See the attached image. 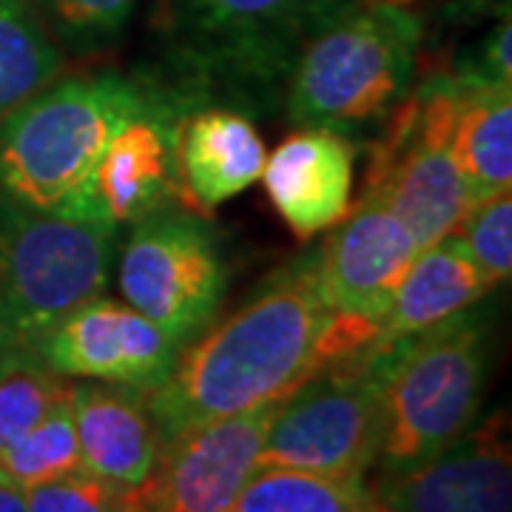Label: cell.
Returning a JSON list of instances; mask_svg holds the SVG:
<instances>
[{
  "mask_svg": "<svg viewBox=\"0 0 512 512\" xmlns=\"http://www.w3.org/2000/svg\"><path fill=\"white\" fill-rule=\"evenodd\" d=\"M402 3H413V6H416V0H402Z\"/></svg>",
  "mask_w": 512,
  "mask_h": 512,
  "instance_id": "obj_29",
  "label": "cell"
},
{
  "mask_svg": "<svg viewBox=\"0 0 512 512\" xmlns=\"http://www.w3.org/2000/svg\"><path fill=\"white\" fill-rule=\"evenodd\" d=\"M376 342V328L330 308L316 248L296 256L220 325L188 342L171 373L143 393L160 439L288 396L322 367Z\"/></svg>",
  "mask_w": 512,
  "mask_h": 512,
  "instance_id": "obj_1",
  "label": "cell"
},
{
  "mask_svg": "<svg viewBox=\"0 0 512 512\" xmlns=\"http://www.w3.org/2000/svg\"><path fill=\"white\" fill-rule=\"evenodd\" d=\"M356 0H151L140 77L174 109L282 111L302 49Z\"/></svg>",
  "mask_w": 512,
  "mask_h": 512,
  "instance_id": "obj_2",
  "label": "cell"
},
{
  "mask_svg": "<svg viewBox=\"0 0 512 512\" xmlns=\"http://www.w3.org/2000/svg\"><path fill=\"white\" fill-rule=\"evenodd\" d=\"M376 512H382V510H379V504H376Z\"/></svg>",
  "mask_w": 512,
  "mask_h": 512,
  "instance_id": "obj_30",
  "label": "cell"
},
{
  "mask_svg": "<svg viewBox=\"0 0 512 512\" xmlns=\"http://www.w3.org/2000/svg\"><path fill=\"white\" fill-rule=\"evenodd\" d=\"M419 254V242L407 225L387 205L362 194L316 245L319 288L333 311L379 330Z\"/></svg>",
  "mask_w": 512,
  "mask_h": 512,
  "instance_id": "obj_13",
  "label": "cell"
},
{
  "mask_svg": "<svg viewBox=\"0 0 512 512\" xmlns=\"http://www.w3.org/2000/svg\"><path fill=\"white\" fill-rule=\"evenodd\" d=\"M160 94L117 69L57 77L0 120V205L100 222L94 171L114 131Z\"/></svg>",
  "mask_w": 512,
  "mask_h": 512,
  "instance_id": "obj_3",
  "label": "cell"
},
{
  "mask_svg": "<svg viewBox=\"0 0 512 512\" xmlns=\"http://www.w3.org/2000/svg\"><path fill=\"white\" fill-rule=\"evenodd\" d=\"M384 348L333 362L293 387L265 433L259 467L367 478L382 439Z\"/></svg>",
  "mask_w": 512,
  "mask_h": 512,
  "instance_id": "obj_8",
  "label": "cell"
},
{
  "mask_svg": "<svg viewBox=\"0 0 512 512\" xmlns=\"http://www.w3.org/2000/svg\"><path fill=\"white\" fill-rule=\"evenodd\" d=\"M427 20L413 3L356 0L302 49L282 114L293 128L373 140L416 86Z\"/></svg>",
  "mask_w": 512,
  "mask_h": 512,
  "instance_id": "obj_4",
  "label": "cell"
},
{
  "mask_svg": "<svg viewBox=\"0 0 512 512\" xmlns=\"http://www.w3.org/2000/svg\"><path fill=\"white\" fill-rule=\"evenodd\" d=\"M456 103V77L430 72L370 140L362 194L387 205L421 251L450 237L470 211L453 154Z\"/></svg>",
  "mask_w": 512,
  "mask_h": 512,
  "instance_id": "obj_7",
  "label": "cell"
},
{
  "mask_svg": "<svg viewBox=\"0 0 512 512\" xmlns=\"http://www.w3.org/2000/svg\"><path fill=\"white\" fill-rule=\"evenodd\" d=\"M265 160L251 117L222 106L185 111L174 131L177 202L205 217L262 180Z\"/></svg>",
  "mask_w": 512,
  "mask_h": 512,
  "instance_id": "obj_16",
  "label": "cell"
},
{
  "mask_svg": "<svg viewBox=\"0 0 512 512\" xmlns=\"http://www.w3.org/2000/svg\"><path fill=\"white\" fill-rule=\"evenodd\" d=\"M282 399L202 421L165 439L151 476L137 487L146 510L231 512L242 487L259 470L265 433Z\"/></svg>",
  "mask_w": 512,
  "mask_h": 512,
  "instance_id": "obj_10",
  "label": "cell"
},
{
  "mask_svg": "<svg viewBox=\"0 0 512 512\" xmlns=\"http://www.w3.org/2000/svg\"><path fill=\"white\" fill-rule=\"evenodd\" d=\"M117 285L128 308L183 350L214 325L228 291V262L217 231L183 205L128 225L117 254Z\"/></svg>",
  "mask_w": 512,
  "mask_h": 512,
  "instance_id": "obj_9",
  "label": "cell"
},
{
  "mask_svg": "<svg viewBox=\"0 0 512 512\" xmlns=\"http://www.w3.org/2000/svg\"><path fill=\"white\" fill-rule=\"evenodd\" d=\"M447 72L476 83H501L512 86V23L510 12L498 15L493 26L458 57Z\"/></svg>",
  "mask_w": 512,
  "mask_h": 512,
  "instance_id": "obj_27",
  "label": "cell"
},
{
  "mask_svg": "<svg viewBox=\"0 0 512 512\" xmlns=\"http://www.w3.org/2000/svg\"><path fill=\"white\" fill-rule=\"evenodd\" d=\"M231 512H376L365 478H330L288 467H259Z\"/></svg>",
  "mask_w": 512,
  "mask_h": 512,
  "instance_id": "obj_21",
  "label": "cell"
},
{
  "mask_svg": "<svg viewBox=\"0 0 512 512\" xmlns=\"http://www.w3.org/2000/svg\"><path fill=\"white\" fill-rule=\"evenodd\" d=\"M495 336V305L484 296L433 328L382 345V439L373 464L379 478L433 458L476 424L493 376Z\"/></svg>",
  "mask_w": 512,
  "mask_h": 512,
  "instance_id": "obj_5",
  "label": "cell"
},
{
  "mask_svg": "<svg viewBox=\"0 0 512 512\" xmlns=\"http://www.w3.org/2000/svg\"><path fill=\"white\" fill-rule=\"evenodd\" d=\"M0 512H29L26 501H23V493L0 484Z\"/></svg>",
  "mask_w": 512,
  "mask_h": 512,
  "instance_id": "obj_28",
  "label": "cell"
},
{
  "mask_svg": "<svg viewBox=\"0 0 512 512\" xmlns=\"http://www.w3.org/2000/svg\"><path fill=\"white\" fill-rule=\"evenodd\" d=\"M453 77L458 80L453 154L473 208L512 185V86Z\"/></svg>",
  "mask_w": 512,
  "mask_h": 512,
  "instance_id": "obj_19",
  "label": "cell"
},
{
  "mask_svg": "<svg viewBox=\"0 0 512 512\" xmlns=\"http://www.w3.org/2000/svg\"><path fill=\"white\" fill-rule=\"evenodd\" d=\"M69 396L60 399L29 433L0 447V484L3 487L23 493L43 481L80 470V447H77Z\"/></svg>",
  "mask_w": 512,
  "mask_h": 512,
  "instance_id": "obj_22",
  "label": "cell"
},
{
  "mask_svg": "<svg viewBox=\"0 0 512 512\" xmlns=\"http://www.w3.org/2000/svg\"><path fill=\"white\" fill-rule=\"evenodd\" d=\"M183 114L163 94L114 131L94 171L97 220L123 234L128 225L177 202L174 131Z\"/></svg>",
  "mask_w": 512,
  "mask_h": 512,
  "instance_id": "obj_14",
  "label": "cell"
},
{
  "mask_svg": "<svg viewBox=\"0 0 512 512\" xmlns=\"http://www.w3.org/2000/svg\"><path fill=\"white\" fill-rule=\"evenodd\" d=\"M120 234L0 205V356L32 353L74 308L103 296Z\"/></svg>",
  "mask_w": 512,
  "mask_h": 512,
  "instance_id": "obj_6",
  "label": "cell"
},
{
  "mask_svg": "<svg viewBox=\"0 0 512 512\" xmlns=\"http://www.w3.org/2000/svg\"><path fill=\"white\" fill-rule=\"evenodd\" d=\"M356 143L328 128H296L265 160L262 183L296 237L330 231L348 214Z\"/></svg>",
  "mask_w": 512,
  "mask_h": 512,
  "instance_id": "obj_15",
  "label": "cell"
},
{
  "mask_svg": "<svg viewBox=\"0 0 512 512\" xmlns=\"http://www.w3.org/2000/svg\"><path fill=\"white\" fill-rule=\"evenodd\" d=\"M382 512H512L510 413L495 410L433 458L376 478Z\"/></svg>",
  "mask_w": 512,
  "mask_h": 512,
  "instance_id": "obj_12",
  "label": "cell"
},
{
  "mask_svg": "<svg viewBox=\"0 0 512 512\" xmlns=\"http://www.w3.org/2000/svg\"><path fill=\"white\" fill-rule=\"evenodd\" d=\"M32 356L63 379L148 393L165 382L180 348L143 313L97 296L46 330L32 345Z\"/></svg>",
  "mask_w": 512,
  "mask_h": 512,
  "instance_id": "obj_11",
  "label": "cell"
},
{
  "mask_svg": "<svg viewBox=\"0 0 512 512\" xmlns=\"http://www.w3.org/2000/svg\"><path fill=\"white\" fill-rule=\"evenodd\" d=\"M453 237L464 254L476 262L484 279L498 288L507 285L512 274V197L510 191L484 200L467 211Z\"/></svg>",
  "mask_w": 512,
  "mask_h": 512,
  "instance_id": "obj_26",
  "label": "cell"
},
{
  "mask_svg": "<svg viewBox=\"0 0 512 512\" xmlns=\"http://www.w3.org/2000/svg\"><path fill=\"white\" fill-rule=\"evenodd\" d=\"M72 382L57 376L32 353L0 356V447L18 441L43 419L60 399H66Z\"/></svg>",
  "mask_w": 512,
  "mask_h": 512,
  "instance_id": "obj_24",
  "label": "cell"
},
{
  "mask_svg": "<svg viewBox=\"0 0 512 512\" xmlns=\"http://www.w3.org/2000/svg\"><path fill=\"white\" fill-rule=\"evenodd\" d=\"M66 55L32 0H0V120L55 83Z\"/></svg>",
  "mask_w": 512,
  "mask_h": 512,
  "instance_id": "obj_20",
  "label": "cell"
},
{
  "mask_svg": "<svg viewBox=\"0 0 512 512\" xmlns=\"http://www.w3.org/2000/svg\"><path fill=\"white\" fill-rule=\"evenodd\" d=\"M60 52L72 60L109 55L126 37L137 0H32Z\"/></svg>",
  "mask_w": 512,
  "mask_h": 512,
  "instance_id": "obj_23",
  "label": "cell"
},
{
  "mask_svg": "<svg viewBox=\"0 0 512 512\" xmlns=\"http://www.w3.org/2000/svg\"><path fill=\"white\" fill-rule=\"evenodd\" d=\"M495 288L453 234L424 248L379 322L373 345H393L473 308Z\"/></svg>",
  "mask_w": 512,
  "mask_h": 512,
  "instance_id": "obj_18",
  "label": "cell"
},
{
  "mask_svg": "<svg viewBox=\"0 0 512 512\" xmlns=\"http://www.w3.org/2000/svg\"><path fill=\"white\" fill-rule=\"evenodd\" d=\"M69 399L80 467L123 487L146 484L163 439L143 393L120 384L74 382Z\"/></svg>",
  "mask_w": 512,
  "mask_h": 512,
  "instance_id": "obj_17",
  "label": "cell"
},
{
  "mask_svg": "<svg viewBox=\"0 0 512 512\" xmlns=\"http://www.w3.org/2000/svg\"><path fill=\"white\" fill-rule=\"evenodd\" d=\"M29 512H148L137 487H123L89 470L43 481L23 490Z\"/></svg>",
  "mask_w": 512,
  "mask_h": 512,
  "instance_id": "obj_25",
  "label": "cell"
}]
</instances>
